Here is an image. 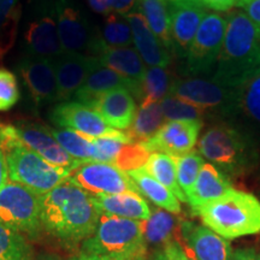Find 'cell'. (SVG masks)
Segmentation results:
<instances>
[{
  "label": "cell",
  "instance_id": "obj_1",
  "mask_svg": "<svg viewBox=\"0 0 260 260\" xmlns=\"http://www.w3.org/2000/svg\"><path fill=\"white\" fill-rule=\"evenodd\" d=\"M42 228L63 241L79 242L95 232L100 213L92 197L69 178L41 195Z\"/></svg>",
  "mask_w": 260,
  "mask_h": 260
},
{
  "label": "cell",
  "instance_id": "obj_2",
  "mask_svg": "<svg viewBox=\"0 0 260 260\" xmlns=\"http://www.w3.org/2000/svg\"><path fill=\"white\" fill-rule=\"evenodd\" d=\"M225 18V37L211 80L235 89L260 70V39L243 12L233 11Z\"/></svg>",
  "mask_w": 260,
  "mask_h": 260
},
{
  "label": "cell",
  "instance_id": "obj_3",
  "mask_svg": "<svg viewBox=\"0 0 260 260\" xmlns=\"http://www.w3.org/2000/svg\"><path fill=\"white\" fill-rule=\"evenodd\" d=\"M193 212L205 225L226 240L260 233V201L245 191L232 189Z\"/></svg>",
  "mask_w": 260,
  "mask_h": 260
},
{
  "label": "cell",
  "instance_id": "obj_4",
  "mask_svg": "<svg viewBox=\"0 0 260 260\" xmlns=\"http://www.w3.org/2000/svg\"><path fill=\"white\" fill-rule=\"evenodd\" d=\"M9 178L37 193L45 195L70 177L71 172L45 160L15 138L12 125H2Z\"/></svg>",
  "mask_w": 260,
  "mask_h": 260
},
{
  "label": "cell",
  "instance_id": "obj_5",
  "mask_svg": "<svg viewBox=\"0 0 260 260\" xmlns=\"http://www.w3.org/2000/svg\"><path fill=\"white\" fill-rule=\"evenodd\" d=\"M81 253L110 260H146L142 222L100 214L95 232L83 240Z\"/></svg>",
  "mask_w": 260,
  "mask_h": 260
},
{
  "label": "cell",
  "instance_id": "obj_6",
  "mask_svg": "<svg viewBox=\"0 0 260 260\" xmlns=\"http://www.w3.org/2000/svg\"><path fill=\"white\" fill-rule=\"evenodd\" d=\"M0 223L19 234L38 235L42 228L40 195L9 180L0 189Z\"/></svg>",
  "mask_w": 260,
  "mask_h": 260
},
{
  "label": "cell",
  "instance_id": "obj_7",
  "mask_svg": "<svg viewBox=\"0 0 260 260\" xmlns=\"http://www.w3.org/2000/svg\"><path fill=\"white\" fill-rule=\"evenodd\" d=\"M226 30V18L218 14H207L200 23L186 54V69L193 77L209 76L214 71L222 51Z\"/></svg>",
  "mask_w": 260,
  "mask_h": 260
},
{
  "label": "cell",
  "instance_id": "obj_8",
  "mask_svg": "<svg viewBox=\"0 0 260 260\" xmlns=\"http://www.w3.org/2000/svg\"><path fill=\"white\" fill-rule=\"evenodd\" d=\"M249 140L229 123L211 126L201 136L198 151L205 159L228 171L241 168L245 162Z\"/></svg>",
  "mask_w": 260,
  "mask_h": 260
},
{
  "label": "cell",
  "instance_id": "obj_9",
  "mask_svg": "<svg viewBox=\"0 0 260 260\" xmlns=\"http://www.w3.org/2000/svg\"><path fill=\"white\" fill-rule=\"evenodd\" d=\"M219 112L249 141L260 138V70L233 89L229 103Z\"/></svg>",
  "mask_w": 260,
  "mask_h": 260
},
{
  "label": "cell",
  "instance_id": "obj_10",
  "mask_svg": "<svg viewBox=\"0 0 260 260\" xmlns=\"http://www.w3.org/2000/svg\"><path fill=\"white\" fill-rule=\"evenodd\" d=\"M54 8L63 51L93 56L100 41L99 31L94 30L73 0H54Z\"/></svg>",
  "mask_w": 260,
  "mask_h": 260
},
{
  "label": "cell",
  "instance_id": "obj_11",
  "mask_svg": "<svg viewBox=\"0 0 260 260\" xmlns=\"http://www.w3.org/2000/svg\"><path fill=\"white\" fill-rule=\"evenodd\" d=\"M25 54L53 60L64 53L57 27L54 2L39 3L23 34Z\"/></svg>",
  "mask_w": 260,
  "mask_h": 260
},
{
  "label": "cell",
  "instance_id": "obj_12",
  "mask_svg": "<svg viewBox=\"0 0 260 260\" xmlns=\"http://www.w3.org/2000/svg\"><path fill=\"white\" fill-rule=\"evenodd\" d=\"M69 180L92 195L119 194L125 191L139 193L126 172L107 162H83L71 172Z\"/></svg>",
  "mask_w": 260,
  "mask_h": 260
},
{
  "label": "cell",
  "instance_id": "obj_13",
  "mask_svg": "<svg viewBox=\"0 0 260 260\" xmlns=\"http://www.w3.org/2000/svg\"><path fill=\"white\" fill-rule=\"evenodd\" d=\"M17 71L38 107L59 103L53 60L24 53L18 61Z\"/></svg>",
  "mask_w": 260,
  "mask_h": 260
},
{
  "label": "cell",
  "instance_id": "obj_14",
  "mask_svg": "<svg viewBox=\"0 0 260 260\" xmlns=\"http://www.w3.org/2000/svg\"><path fill=\"white\" fill-rule=\"evenodd\" d=\"M177 241L194 260H230L232 247L226 239L210 228L181 219Z\"/></svg>",
  "mask_w": 260,
  "mask_h": 260
},
{
  "label": "cell",
  "instance_id": "obj_15",
  "mask_svg": "<svg viewBox=\"0 0 260 260\" xmlns=\"http://www.w3.org/2000/svg\"><path fill=\"white\" fill-rule=\"evenodd\" d=\"M15 138L21 144L38 153L45 160L56 167L74 171L82 162L71 157L51 134L50 128L37 123L21 121L12 125Z\"/></svg>",
  "mask_w": 260,
  "mask_h": 260
},
{
  "label": "cell",
  "instance_id": "obj_16",
  "mask_svg": "<svg viewBox=\"0 0 260 260\" xmlns=\"http://www.w3.org/2000/svg\"><path fill=\"white\" fill-rule=\"evenodd\" d=\"M201 128L203 121H170L164 123L151 139L141 145L149 153L160 152L171 157H181L194 148Z\"/></svg>",
  "mask_w": 260,
  "mask_h": 260
},
{
  "label": "cell",
  "instance_id": "obj_17",
  "mask_svg": "<svg viewBox=\"0 0 260 260\" xmlns=\"http://www.w3.org/2000/svg\"><path fill=\"white\" fill-rule=\"evenodd\" d=\"M51 119L63 129L74 130L90 139L100 138L113 130L95 110L75 100L57 104L51 112Z\"/></svg>",
  "mask_w": 260,
  "mask_h": 260
},
{
  "label": "cell",
  "instance_id": "obj_18",
  "mask_svg": "<svg viewBox=\"0 0 260 260\" xmlns=\"http://www.w3.org/2000/svg\"><path fill=\"white\" fill-rule=\"evenodd\" d=\"M99 60L95 57L83 53L64 52L53 59L54 73L57 77L59 103L69 102L75 93L84 83L88 75L96 67Z\"/></svg>",
  "mask_w": 260,
  "mask_h": 260
},
{
  "label": "cell",
  "instance_id": "obj_19",
  "mask_svg": "<svg viewBox=\"0 0 260 260\" xmlns=\"http://www.w3.org/2000/svg\"><path fill=\"white\" fill-rule=\"evenodd\" d=\"M171 21L172 50L186 57L200 23L207 15L200 2H177L169 6Z\"/></svg>",
  "mask_w": 260,
  "mask_h": 260
},
{
  "label": "cell",
  "instance_id": "obj_20",
  "mask_svg": "<svg viewBox=\"0 0 260 260\" xmlns=\"http://www.w3.org/2000/svg\"><path fill=\"white\" fill-rule=\"evenodd\" d=\"M170 94L210 111L213 109L222 110L229 103L233 89L224 88L204 77H189L174 81Z\"/></svg>",
  "mask_w": 260,
  "mask_h": 260
},
{
  "label": "cell",
  "instance_id": "obj_21",
  "mask_svg": "<svg viewBox=\"0 0 260 260\" xmlns=\"http://www.w3.org/2000/svg\"><path fill=\"white\" fill-rule=\"evenodd\" d=\"M117 88H128L136 96H140V87L126 80L122 75L100 63L90 71L82 87L75 93V102L92 107L103 94Z\"/></svg>",
  "mask_w": 260,
  "mask_h": 260
},
{
  "label": "cell",
  "instance_id": "obj_22",
  "mask_svg": "<svg viewBox=\"0 0 260 260\" xmlns=\"http://www.w3.org/2000/svg\"><path fill=\"white\" fill-rule=\"evenodd\" d=\"M124 17L133 32V44L145 65L149 68H167L171 57L168 48L155 37L140 12H130Z\"/></svg>",
  "mask_w": 260,
  "mask_h": 260
},
{
  "label": "cell",
  "instance_id": "obj_23",
  "mask_svg": "<svg viewBox=\"0 0 260 260\" xmlns=\"http://www.w3.org/2000/svg\"><path fill=\"white\" fill-rule=\"evenodd\" d=\"M113 129L128 130L136 115V103L128 88H117L103 94L92 105Z\"/></svg>",
  "mask_w": 260,
  "mask_h": 260
},
{
  "label": "cell",
  "instance_id": "obj_24",
  "mask_svg": "<svg viewBox=\"0 0 260 260\" xmlns=\"http://www.w3.org/2000/svg\"><path fill=\"white\" fill-rule=\"evenodd\" d=\"M93 57H95L104 67L115 70L136 86H141L147 69L134 47H110L100 40Z\"/></svg>",
  "mask_w": 260,
  "mask_h": 260
},
{
  "label": "cell",
  "instance_id": "obj_25",
  "mask_svg": "<svg viewBox=\"0 0 260 260\" xmlns=\"http://www.w3.org/2000/svg\"><path fill=\"white\" fill-rule=\"evenodd\" d=\"M90 197L100 214H109L140 222L147 220L151 217V207L136 191H125L119 194H90Z\"/></svg>",
  "mask_w": 260,
  "mask_h": 260
},
{
  "label": "cell",
  "instance_id": "obj_26",
  "mask_svg": "<svg viewBox=\"0 0 260 260\" xmlns=\"http://www.w3.org/2000/svg\"><path fill=\"white\" fill-rule=\"evenodd\" d=\"M232 189V183L225 175L214 165L205 162L190 193L187 195V203L195 211L204 205L220 199Z\"/></svg>",
  "mask_w": 260,
  "mask_h": 260
},
{
  "label": "cell",
  "instance_id": "obj_27",
  "mask_svg": "<svg viewBox=\"0 0 260 260\" xmlns=\"http://www.w3.org/2000/svg\"><path fill=\"white\" fill-rule=\"evenodd\" d=\"M128 176L134 182L136 189L140 195H144L146 199L157 205L159 209H162L172 214H181L182 209L180 200L161 183L151 176L144 168L126 172Z\"/></svg>",
  "mask_w": 260,
  "mask_h": 260
},
{
  "label": "cell",
  "instance_id": "obj_28",
  "mask_svg": "<svg viewBox=\"0 0 260 260\" xmlns=\"http://www.w3.org/2000/svg\"><path fill=\"white\" fill-rule=\"evenodd\" d=\"M181 219L162 209L152 211L151 217L142 222V233L147 248L152 246L158 249L169 242L177 241Z\"/></svg>",
  "mask_w": 260,
  "mask_h": 260
},
{
  "label": "cell",
  "instance_id": "obj_29",
  "mask_svg": "<svg viewBox=\"0 0 260 260\" xmlns=\"http://www.w3.org/2000/svg\"><path fill=\"white\" fill-rule=\"evenodd\" d=\"M138 9L144 16L149 29L162 45L172 48L171 21L168 0H138Z\"/></svg>",
  "mask_w": 260,
  "mask_h": 260
},
{
  "label": "cell",
  "instance_id": "obj_30",
  "mask_svg": "<svg viewBox=\"0 0 260 260\" xmlns=\"http://www.w3.org/2000/svg\"><path fill=\"white\" fill-rule=\"evenodd\" d=\"M160 102L140 106L132 125L125 132L133 144H142L151 139L164 125Z\"/></svg>",
  "mask_w": 260,
  "mask_h": 260
},
{
  "label": "cell",
  "instance_id": "obj_31",
  "mask_svg": "<svg viewBox=\"0 0 260 260\" xmlns=\"http://www.w3.org/2000/svg\"><path fill=\"white\" fill-rule=\"evenodd\" d=\"M144 169L159 183L167 187L178 200L187 203L186 194L178 186L176 162H175L174 157L160 153V152H153V153L149 154L147 161L144 165Z\"/></svg>",
  "mask_w": 260,
  "mask_h": 260
},
{
  "label": "cell",
  "instance_id": "obj_32",
  "mask_svg": "<svg viewBox=\"0 0 260 260\" xmlns=\"http://www.w3.org/2000/svg\"><path fill=\"white\" fill-rule=\"evenodd\" d=\"M174 81L165 68H148L140 86V106L159 103L170 94Z\"/></svg>",
  "mask_w": 260,
  "mask_h": 260
},
{
  "label": "cell",
  "instance_id": "obj_33",
  "mask_svg": "<svg viewBox=\"0 0 260 260\" xmlns=\"http://www.w3.org/2000/svg\"><path fill=\"white\" fill-rule=\"evenodd\" d=\"M51 134L58 144L76 160L83 162L93 161L94 147L92 139L70 129L50 128Z\"/></svg>",
  "mask_w": 260,
  "mask_h": 260
},
{
  "label": "cell",
  "instance_id": "obj_34",
  "mask_svg": "<svg viewBox=\"0 0 260 260\" xmlns=\"http://www.w3.org/2000/svg\"><path fill=\"white\" fill-rule=\"evenodd\" d=\"M99 35L103 44L110 47H130L133 44V32L129 22L124 16L116 12L106 16Z\"/></svg>",
  "mask_w": 260,
  "mask_h": 260
},
{
  "label": "cell",
  "instance_id": "obj_35",
  "mask_svg": "<svg viewBox=\"0 0 260 260\" xmlns=\"http://www.w3.org/2000/svg\"><path fill=\"white\" fill-rule=\"evenodd\" d=\"M92 141L94 147L93 161L107 162V164L113 165L121 149L125 145L133 144L126 133L116 129L100 138L92 139Z\"/></svg>",
  "mask_w": 260,
  "mask_h": 260
},
{
  "label": "cell",
  "instance_id": "obj_36",
  "mask_svg": "<svg viewBox=\"0 0 260 260\" xmlns=\"http://www.w3.org/2000/svg\"><path fill=\"white\" fill-rule=\"evenodd\" d=\"M0 260H32V251L21 234L0 223Z\"/></svg>",
  "mask_w": 260,
  "mask_h": 260
},
{
  "label": "cell",
  "instance_id": "obj_37",
  "mask_svg": "<svg viewBox=\"0 0 260 260\" xmlns=\"http://www.w3.org/2000/svg\"><path fill=\"white\" fill-rule=\"evenodd\" d=\"M164 118L170 121H203L207 111L186 100L169 94L160 102Z\"/></svg>",
  "mask_w": 260,
  "mask_h": 260
},
{
  "label": "cell",
  "instance_id": "obj_38",
  "mask_svg": "<svg viewBox=\"0 0 260 260\" xmlns=\"http://www.w3.org/2000/svg\"><path fill=\"white\" fill-rule=\"evenodd\" d=\"M19 0H0V54L14 44L19 18Z\"/></svg>",
  "mask_w": 260,
  "mask_h": 260
},
{
  "label": "cell",
  "instance_id": "obj_39",
  "mask_svg": "<svg viewBox=\"0 0 260 260\" xmlns=\"http://www.w3.org/2000/svg\"><path fill=\"white\" fill-rule=\"evenodd\" d=\"M174 159L176 162L178 186L187 197L190 193L205 161L199 153L193 151L181 157H174Z\"/></svg>",
  "mask_w": 260,
  "mask_h": 260
},
{
  "label": "cell",
  "instance_id": "obj_40",
  "mask_svg": "<svg viewBox=\"0 0 260 260\" xmlns=\"http://www.w3.org/2000/svg\"><path fill=\"white\" fill-rule=\"evenodd\" d=\"M19 98L21 93L16 75L5 68H0V112L11 110Z\"/></svg>",
  "mask_w": 260,
  "mask_h": 260
},
{
  "label": "cell",
  "instance_id": "obj_41",
  "mask_svg": "<svg viewBox=\"0 0 260 260\" xmlns=\"http://www.w3.org/2000/svg\"><path fill=\"white\" fill-rule=\"evenodd\" d=\"M149 154L151 153L141 144H128L121 149L115 165L124 172L144 168Z\"/></svg>",
  "mask_w": 260,
  "mask_h": 260
},
{
  "label": "cell",
  "instance_id": "obj_42",
  "mask_svg": "<svg viewBox=\"0 0 260 260\" xmlns=\"http://www.w3.org/2000/svg\"><path fill=\"white\" fill-rule=\"evenodd\" d=\"M149 260H188V256L180 242L175 240L155 249Z\"/></svg>",
  "mask_w": 260,
  "mask_h": 260
},
{
  "label": "cell",
  "instance_id": "obj_43",
  "mask_svg": "<svg viewBox=\"0 0 260 260\" xmlns=\"http://www.w3.org/2000/svg\"><path fill=\"white\" fill-rule=\"evenodd\" d=\"M242 8L246 10L247 16L254 25L256 34L260 39V0H251L246 3Z\"/></svg>",
  "mask_w": 260,
  "mask_h": 260
},
{
  "label": "cell",
  "instance_id": "obj_44",
  "mask_svg": "<svg viewBox=\"0 0 260 260\" xmlns=\"http://www.w3.org/2000/svg\"><path fill=\"white\" fill-rule=\"evenodd\" d=\"M240 0H200L205 8H209L216 11H228L234 5H237Z\"/></svg>",
  "mask_w": 260,
  "mask_h": 260
},
{
  "label": "cell",
  "instance_id": "obj_45",
  "mask_svg": "<svg viewBox=\"0 0 260 260\" xmlns=\"http://www.w3.org/2000/svg\"><path fill=\"white\" fill-rule=\"evenodd\" d=\"M93 11L100 15H110L113 12V0H88Z\"/></svg>",
  "mask_w": 260,
  "mask_h": 260
},
{
  "label": "cell",
  "instance_id": "obj_46",
  "mask_svg": "<svg viewBox=\"0 0 260 260\" xmlns=\"http://www.w3.org/2000/svg\"><path fill=\"white\" fill-rule=\"evenodd\" d=\"M9 181V170L6 164V157L4 148H3V136H2V124H0V189Z\"/></svg>",
  "mask_w": 260,
  "mask_h": 260
},
{
  "label": "cell",
  "instance_id": "obj_47",
  "mask_svg": "<svg viewBox=\"0 0 260 260\" xmlns=\"http://www.w3.org/2000/svg\"><path fill=\"white\" fill-rule=\"evenodd\" d=\"M138 0H113V12L125 16L132 12Z\"/></svg>",
  "mask_w": 260,
  "mask_h": 260
},
{
  "label": "cell",
  "instance_id": "obj_48",
  "mask_svg": "<svg viewBox=\"0 0 260 260\" xmlns=\"http://www.w3.org/2000/svg\"><path fill=\"white\" fill-rule=\"evenodd\" d=\"M256 256L253 248H239L232 253L230 260H256Z\"/></svg>",
  "mask_w": 260,
  "mask_h": 260
},
{
  "label": "cell",
  "instance_id": "obj_49",
  "mask_svg": "<svg viewBox=\"0 0 260 260\" xmlns=\"http://www.w3.org/2000/svg\"><path fill=\"white\" fill-rule=\"evenodd\" d=\"M69 260H110L99 255H93V254H86V253H80L79 255L73 256Z\"/></svg>",
  "mask_w": 260,
  "mask_h": 260
},
{
  "label": "cell",
  "instance_id": "obj_50",
  "mask_svg": "<svg viewBox=\"0 0 260 260\" xmlns=\"http://www.w3.org/2000/svg\"><path fill=\"white\" fill-rule=\"evenodd\" d=\"M40 260H60L59 256L57 255H52V254H47V255H44Z\"/></svg>",
  "mask_w": 260,
  "mask_h": 260
},
{
  "label": "cell",
  "instance_id": "obj_51",
  "mask_svg": "<svg viewBox=\"0 0 260 260\" xmlns=\"http://www.w3.org/2000/svg\"><path fill=\"white\" fill-rule=\"evenodd\" d=\"M248 2H251V0H240V2L237 3V5H236V6H240V8H242V6L245 5L246 3H248Z\"/></svg>",
  "mask_w": 260,
  "mask_h": 260
},
{
  "label": "cell",
  "instance_id": "obj_52",
  "mask_svg": "<svg viewBox=\"0 0 260 260\" xmlns=\"http://www.w3.org/2000/svg\"><path fill=\"white\" fill-rule=\"evenodd\" d=\"M171 3H177V2H200V0H169Z\"/></svg>",
  "mask_w": 260,
  "mask_h": 260
},
{
  "label": "cell",
  "instance_id": "obj_53",
  "mask_svg": "<svg viewBox=\"0 0 260 260\" xmlns=\"http://www.w3.org/2000/svg\"><path fill=\"white\" fill-rule=\"evenodd\" d=\"M188 260H194V259L191 258V256H188Z\"/></svg>",
  "mask_w": 260,
  "mask_h": 260
},
{
  "label": "cell",
  "instance_id": "obj_54",
  "mask_svg": "<svg viewBox=\"0 0 260 260\" xmlns=\"http://www.w3.org/2000/svg\"><path fill=\"white\" fill-rule=\"evenodd\" d=\"M256 260H260V255H258V256H256Z\"/></svg>",
  "mask_w": 260,
  "mask_h": 260
}]
</instances>
